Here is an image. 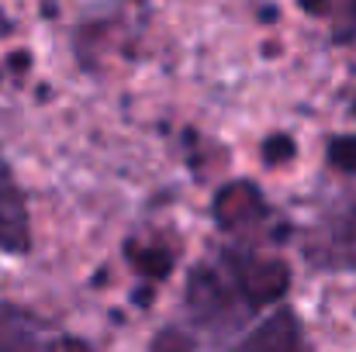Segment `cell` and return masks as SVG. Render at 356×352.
Here are the masks:
<instances>
[{
	"mask_svg": "<svg viewBox=\"0 0 356 352\" xmlns=\"http://www.w3.org/2000/svg\"><path fill=\"white\" fill-rule=\"evenodd\" d=\"M187 311H191V321L197 328L225 332V328L238 325L242 315H249L252 308L245 304L229 266L222 262V269L197 266L191 273V280H187Z\"/></svg>",
	"mask_w": 356,
	"mask_h": 352,
	"instance_id": "obj_1",
	"label": "cell"
},
{
	"mask_svg": "<svg viewBox=\"0 0 356 352\" xmlns=\"http://www.w3.org/2000/svg\"><path fill=\"white\" fill-rule=\"evenodd\" d=\"M222 262L229 266L236 287L242 290V297L252 311L284 301V294L291 287V273L280 259H256L249 252H225Z\"/></svg>",
	"mask_w": 356,
	"mask_h": 352,
	"instance_id": "obj_2",
	"label": "cell"
},
{
	"mask_svg": "<svg viewBox=\"0 0 356 352\" xmlns=\"http://www.w3.org/2000/svg\"><path fill=\"white\" fill-rule=\"evenodd\" d=\"M0 352H66V339H56L38 315L0 304Z\"/></svg>",
	"mask_w": 356,
	"mask_h": 352,
	"instance_id": "obj_3",
	"label": "cell"
},
{
	"mask_svg": "<svg viewBox=\"0 0 356 352\" xmlns=\"http://www.w3.org/2000/svg\"><path fill=\"white\" fill-rule=\"evenodd\" d=\"M229 352H308L301 321L291 308H277L270 318H263L245 339H238Z\"/></svg>",
	"mask_w": 356,
	"mask_h": 352,
	"instance_id": "obj_4",
	"label": "cell"
},
{
	"mask_svg": "<svg viewBox=\"0 0 356 352\" xmlns=\"http://www.w3.org/2000/svg\"><path fill=\"white\" fill-rule=\"evenodd\" d=\"M211 211L218 218V228L236 232V228H245V225H259V218L266 215V204H263L259 190L249 180H238V183H229V187L218 190Z\"/></svg>",
	"mask_w": 356,
	"mask_h": 352,
	"instance_id": "obj_5",
	"label": "cell"
},
{
	"mask_svg": "<svg viewBox=\"0 0 356 352\" xmlns=\"http://www.w3.org/2000/svg\"><path fill=\"white\" fill-rule=\"evenodd\" d=\"M28 215L24 201L14 187L10 169L0 162V249L3 252H24L28 249Z\"/></svg>",
	"mask_w": 356,
	"mask_h": 352,
	"instance_id": "obj_6",
	"label": "cell"
},
{
	"mask_svg": "<svg viewBox=\"0 0 356 352\" xmlns=\"http://www.w3.org/2000/svg\"><path fill=\"white\" fill-rule=\"evenodd\" d=\"M329 166L343 173H356V135H339L329 142Z\"/></svg>",
	"mask_w": 356,
	"mask_h": 352,
	"instance_id": "obj_7",
	"label": "cell"
},
{
	"mask_svg": "<svg viewBox=\"0 0 356 352\" xmlns=\"http://www.w3.org/2000/svg\"><path fill=\"white\" fill-rule=\"evenodd\" d=\"M131 259H135L138 273L149 276V280H163V276L173 269V255H170V252H152V249H145L142 255L131 252Z\"/></svg>",
	"mask_w": 356,
	"mask_h": 352,
	"instance_id": "obj_8",
	"label": "cell"
},
{
	"mask_svg": "<svg viewBox=\"0 0 356 352\" xmlns=\"http://www.w3.org/2000/svg\"><path fill=\"white\" fill-rule=\"evenodd\" d=\"M294 156V138L291 135H270L266 142H263V159L270 162V166H280V162H287Z\"/></svg>",
	"mask_w": 356,
	"mask_h": 352,
	"instance_id": "obj_9",
	"label": "cell"
},
{
	"mask_svg": "<svg viewBox=\"0 0 356 352\" xmlns=\"http://www.w3.org/2000/svg\"><path fill=\"white\" fill-rule=\"evenodd\" d=\"M152 352H191V342L180 335V332H173V328H166L163 335H156V342H152Z\"/></svg>",
	"mask_w": 356,
	"mask_h": 352,
	"instance_id": "obj_10",
	"label": "cell"
},
{
	"mask_svg": "<svg viewBox=\"0 0 356 352\" xmlns=\"http://www.w3.org/2000/svg\"><path fill=\"white\" fill-rule=\"evenodd\" d=\"M350 225H346V235H339L336 238V245H343V252H353V259L350 262H356V208L350 211V218H346Z\"/></svg>",
	"mask_w": 356,
	"mask_h": 352,
	"instance_id": "obj_11",
	"label": "cell"
},
{
	"mask_svg": "<svg viewBox=\"0 0 356 352\" xmlns=\"http://www.w3.org/2000/svg\"><path fill=\"white\" fill-rule=\"evenodd\" d=\"M301 7H305L308 14H325V10H329V0H301Z\"/></svg>",
	"mask_w": 356,
	"mask_h": 352,
	"instance_id": "obj_12",
	"label": "cell"
},
{
	"mask_svg": "<svg viewBox=\"0 0 356 352\" xmlns=\"http://www.w3.org/2000/svg\"><path fill=\"white\" fill-rule=\"evenodd\" d=\"M346 28H353L356 35V0H346Z\"/></svg>",
	"mask_w": 356,
	"mask_h": 352,
	"instance_id": "obj_13",
	"label": "cell"
}]
</instances>
